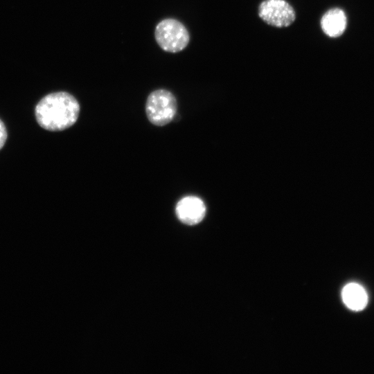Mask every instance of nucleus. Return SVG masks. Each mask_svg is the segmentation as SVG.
<instances>
[{
	"mask_svg": "<svg viewBox=\"0 0 374 374\" xmlns=\"http://www.w3.org/2000/svg\"><path fill=\"white\" fill-rule=\"evenodd\" d=\"M80 105L76 98L66 91L51 93L36 105L35 116L44 130L57 132L71 127L77 121Z\"/></svg>",
	"mask_w": 374,
	"mask_h": 374,
	"instance_id": "f257e3e1",
	"label": "nucleus"
},
{
	"mask_svg": "<svg viewBox=\"0 0 374 374\" xmlns=\"http://www.w3.org/2000/svg\"><path fill=\"white\" fill-rule=\"evenodd\" d=\"M154 37L159 47L166 52L178 53L189 43V33L185 26L172 18L160 21L154 30Z\"/></svg>",
	"mask_w": 374,
	"mask_h": 374,
	"instance_id": "f03ea898",
	"label": "nucleus"
},
{
	"mask_svg": "<svg viewBox=\"0 0 374 374\" xmlns=\"http://www.w3.org/2000/svg\"><path fill=\"white\" fill-rule=\"evenodd\" d=\"M175 96L166 89H157L150 93L145 104V112L150 123L157 126L169 123L177 113Z\"/></svg>",
	"mask_w": 374,
	"mask_h": 374,
	"instance_id": "7ed1b4c3",
	"label": "nucleus"
},
{
	"mask_svg": "<svg viewBox=\"0 0 374 374\" xmlns=\"http://www.w3.org/2000/svg\"><path fill=\"white\" fill-rule=\"evenodd\" d=\"M260 17L272 26L283 28L292 24L295 19L293 8L284 0H265L258 9Z\"/></svg>",
	"mask_w": 374,
	"mask_h": 374,
	"instance_id": "20e7f679",
	"label": "nucleus"
},
{
	"mask_svg": "<svg viewBox=\"0 0 374 374\" xmlns=\"http://www.w3.org/2000/svg\"><path fill=\"white\" fill-rule=\"evenodd\" d=\"M175 212L181 222L194 225L204 219L206 214V206L200 198L195 196H186L177 202Z\"/></svg>",
	"mask_w": 374,
	"mask_h": 374,
	"instance_id": "39448f33",
	"label": "nucleus"
},
{
	"mask_svg": "<svg viewBox=\"0 0 374 374\" xmlns=\"http://www.w3.org/2000/svg\"><path fill=\"white\" fill-rule=\"evenodd\" d=\"M321 25L323 31L329 37H339L346 27V15L339 8L330 9L322 17Z\"/></svg>",
	"mask_w": 374,
	"mask_h": 374,
	"instance_id": "423d86ee",
	"label": "nucleus"
},
{
	"mask_svg": "<svg viewBox=\"0 0 374 374\" xmlns=\"http://www.w3.org/2000/svg\"><path fill=\"white\" fill-rule=\"evenodd\" d=\"M341 296L345 305L355 311L363 310L368 302V296L365 290L355 283L347 284L343 288Z\"/></svg>",
	"mask_w": 374,
	"mask_h": 374,
	"instance_id": "0eeeda50",
	"label": "nucleus"
},
{
	"mask_svg": "<svg viewBox=\"0 0 374 374\" xmlns=\"http://www.w3.org/2000/svg\"><path fill=\"white\" fill-rule=\"evenodd\" d=\"M8 138V133L4 123L0 119V150L4 146Z\"/></svg>",
	"mask_w": 374,
	"mask_h": 374,
	"instance_id": "6e6552de",
	"label": "nucleus"
}]
</instances>
